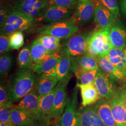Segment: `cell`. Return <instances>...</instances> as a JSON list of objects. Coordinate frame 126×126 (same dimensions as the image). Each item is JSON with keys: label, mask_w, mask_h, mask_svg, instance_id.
Segmentation results:
<instances>
[{"label": "cell", "mask_w": 126, "mask_h": 126, "mask_svg": "<svg viewBox=\"0 0 126 126\" xmlns=\"http://www.w3.org/2000/svg\"><path fill=\"white\" fill-rule=\"evenodd\" d=\"M95 12L94 21L98 29H110L118 20V17L109 9L104 6L99 0L94 1Z\"/></svg>", "instance_id": "cell-10"}, {"label": "cell", "mask_w": 126, "mask_h": 126, "mask_svg": "<svg viewBox=\"0 0 126 126\" xmlns=\"http://www.w3.org/2000/svg\"><path fill=\"white\" fill-rule=\"evenodd\" d=\"M109 37L113 47L121 50L126 48V29L120 20H117L110 29Z\"/></svg>", "instance_id": "cell-14"}, {"label": "cell", "mask_w": 126, "mask_h": 126, "mask_svg": "<svg viewBox=\"0 0 126 126\" xmlns=\"http://www.w3.org/2000/svg\"><path fill=\"white\" fill-rule=\"evenodd\" d=\"M39 95L36 90H32L20 100L18 106L31 113L36 121H43L38 106Z\"/></svg>", "instance_id": "cell-13"}, {"label": "cell", "mask_w": 126, "mask_h": 126, "mask_svg": "<svg viewBox=\"0 0 126 126\" xmlns=\"http://www.w3.org/2000/svg\"><path fill=\"white\" fill-rule=\"evenodd\" d=\"M60 50L55 53L45 62L40 64H34L32 69V71L40 75L46 74L57 76L56 68L62 53V50Z\"/></svg>", "instance_id": "cell-16"}, {"label": "cell", "mask_w": 126, "mask_h": 126, "mask_svg": "<svg viewBox=\"0 0 126 126\" xmlns=\"http://www.w3.org/2000/svg\"><path fill=\"white\" fill-rule=\"evenodd\" d=\"M121 11L126 17V0H119Z\"/></svg>", "instance_id": "cell-39"}, {"label": "cell", "mask_w": 126, "mask_h": 126, "mask_svg": "<svg viewBox=\"0 0 126 126\" xmlns=\"http://www.w3.org/2000/svg\"><path fill=\"white\" fill-rule=\"evenodd\" d=\"M36 20L27 15L11 11L0 28V35L9 36L15 32L28 30L33 26Z\"/></svg>", "instance_id": "cell-4"}, {"label": "cell", "mask_w": 126, "mask_h": 126, "mask_svg": "<svg viewBox=\"0 0 126 126\" xmlns=\"http://www.w3.org/2000/svg\"><path fill=\"white\" fill-rule=\"evenodd\" d=\"M10 116L14 126H29L36 121L31 113L18 106L11 108Z\"/></svg>", "instance_id": "cell-19"}, {"label": "cell", "mask_w": 126, "mask_h": 126, "mask_svg": "<svg viewBox=\"0 0 126 126\" xmlns=\"http://www.w3.org/2000/svg\"><path fill=\"white\" fill-rule=\"evenodd\" d=\"M109 102L116 126H126V108L122 86Z\"/></svg>", "instance_id": "cell-8"}, {"label": "cell", "mask_w": 126, "mask_h": 126, "mask_svg": "<svg viewBox=\"0 0 126 126\" xmlns=\"http://www.w3.org/2000/svg\"><path fill=\"white\" fill-rule=\"evenodd\" d=\"M79 57H72L71 71L73 72L80 84H88L94 83L98 69L87 71L83 69L79 65Z\"/></svg>", "instance_id": "cell-20"}, {"label": "cell", "mask_w": 126, "mask_h": 126, "mask_svg": "<svg viewBox=\"0 0 126 126\" xmlns=\"http://www.w3.org/2000/svg\"><path fill=\"white\" fill-rule=\"evenodd\" d=\"M72 57L62 50V56L56 68V75L59 81L69 77V73L71 70Z\"/></svg>", "instance_id": "cell-26"}, {"label": "cell", "mask_w": 126, "mask_h": 126, "mask_svg": "<svg viewBox=\"0 0 126 126\" xmlns=\"http://www.w3.org/2000/svg\"><path fill=\"white\" fill-rule=\"evenodd\" d=\"M125 54H126V50H125Z\"/></svg>", "instance_id": "cell-44"}, {"label": "cell", "mask_w": 126, "mask_h": 126, "mask_svg": "<svg viewBox=\"0 0 126 126\" xmlns=\"http://www.w3.org/2000/svg\"><path fill=\"white\" fill-rule=\"evenodd\" d=\"M39 0H16L12 11H17L28 15Z\"/></svg>", "instance_id": "cell-30"}, {"label": "cell", "mask_w": 126, "mask_h": 126, "mask_svg": "<svg viewBox=\"0 0 126 126\" xmlns=\"http://www.w3.org/2000/svg\"><path fill=\"white\" fill-rule=\"evenodd\" d=\"M36 39L52 54H54L61 49L60 44V39L55 36L42 35Z\"/></svg>", "instance_id": "cell-27"}, {"label": "cell", "mask_w": 126, "mask_h": 126, "mask_svg": "<svg viewBox=\"0 0 126 126\" xmlns=\"http://www.w3.org/2000/svg\"><path fill=\"white\" fill-rule=\"evenodd\" d=\"M122 92H123V98L124 100V102L125 104V106L126 108V85H125L122 86Z\"/></svg>", "instance_id": "cell-40"}, {"label": "cell", "mask_w": 126, "mask_h": 126, "mask_svg": "<svg viewBox=\"0 0 126 126\" xmlns=\"http://www.w3.org/2000/svg\"><path fill=\"white\" fill-rule=\"evenodd\" d=\"M12 65V58L9 54H3L0 57V73L1 76L7 75Z\"/></svg>", "instance_id": "cell-32"}, {"label": "cell", "mask_w": 126, "mask_h": 126, "mask_svg": "<svg viewBox=\"0 0 126 126\" xmlns=\"http://www.w3.org/2000/svg\"><path fill=\"white\" fill-rule=\"evenodd\" d=\"M79 0H48L49 5H55L70 9H76Z\"/></svg>", "instance_id": "cell-34"}, {"label": "cell", "mask_w": 126, "mask_h": 126, "mask_svg": "<svg viewBox=\"0 0 126 126\" xmlns=\"http://www.w3.org/2000/svg\"><path fill=\"white\" fill-rule=\"evenodd\" d=\"M33 72L32 70L20 69L16 73L10 86V102H18L33 89L36 81Z\"/></svg>", "instance_id": "cell-1"}, {"label": "cell", "mask_w": 126, "mask_h": 126, "mask_svg": "<svg viewBox=\"0 0 126 126\" xmlns=\"http://www.w3.org/2000/svg\"><path fill=\"white\" fill-rule=\"evenodd\" d=\"M10 86L7 84L1 82L0 86V107L7 106L13 107L12 104L9 101Z\"/></svg>", "instance_id": "cell-31"}, {"label": "cell", "mask_w": 126, "mask_h": 126, "mask_svg": "<svg viewBox=\"0 0 126 126\" xmlns=\"http://www.w3.org/2000/svg\"><path fill=\"white\" fill-rule=\"evenodd\" d=\"M32 59L35 64L43 63L53 55L50 53L45 47L36 39L33 41L31 46Z\"/></svg>", "instance_id": "cell-23"}, {"label": "cell", "mask_w": 126, "mask_h": 126, "mask_svg": "<svg viewBox=\"0 0 126 126\" xmlns=\"http://www.w3.org/2000/svg\"><path fill=\"white\" fill-rule=\"evenodd\" d=\"M57 88L58 85L48 94L39 96L38 106L43 121L48 122L52 118L55 95Z\"/></svg>", "instance_id": "cell-18"}, {"label": "cell", "mask_w": 126, "mask_h": 126, "mask_svg": "<svg viewBox=\"0 0 126 126\" xmlns=\"http://www.w3.org/2000/svg\"><path fill=\"white\" fill-rule=\"evenodd\" d=\"M41 35H50L59 39H67L79 31V27L74 17L57 23L48 24L39 28Z\"/></svg>", "instance_id": "cell-3"}, {"label": "cell", "mask_w": 126, "mask_h": 126, "mask_svg": "<svg viewBox=\"0 0 126 126\" xmlns=\"http://www.w3.org/2000/svg\"><path fill=\"white\" fill-rule=\"evenodd\" d=\"M95 4L92 0H79L73 15L78 25H85L94 18Z\"/></svg>", "instance_id": "cell-11"}, {"label": "cell", "mask_w": 126, "mask_h": 126, "mask_svg": "<svg viewBox=\"0 0 126 126\" xmlns=\"http://www.w3.org/2000/svg\"><path fill=\"white\" fill-rule=\"evenodd\" d=\"M11 48L9 43V36L0 35V55L6 54Z\"/></svg>", "instance_id": "cell-37"}, {"label": "cell", "mask_w": 126, "mask_h": 126, "mask_svg": "<svg viewBox=\"0 0 126 126\" xmlns=\"http://www.w3.org/2000/svg\"><path fill=\"white\" fill-rule=\"evenodd\" d=\"M91 33L75 34L69 38L61 47V50L72 57H80L86 54L87 44Z\"/></svg>", "instance_id": "cell-6"}, {"label": "cell", "mask_w": 126, "mask_h": 126, "mask_svg": "<svg viewBox=\"0 0 126 126\" xmlns=\"http://www.w3.org/2000/svg\"><path fill=\"white\" fill-rule=\"evenodd\" d=\"M55 126H61L60 124V123H59V121H58V122H56V124H55Z\"/></svg>", "instance_id": "cell-42"}, {"label": "cell", "mask_w": 126, "mask_h": 126, "mask_svg": "<svg viewBox=\"0 0 126 126\" xmlns=\"http://www.w3.org/2000/svg\"><path fill=\"white\" fill-rule=\"evenodd\" d=\"M93 0V1H96V0Z\"/></svg>", "instance_id": "cell-45"}, {"label": "cell", "mask_w": 126, "mask_h": 126, "mask_svg": "<svg viewBox=\"0 0 126 126\" xmlns=\"http://www.w3.org/2000/svg\"><path fill=\"white\" fill-rule=\"evenodd\" d=\"M70 79V76L59 82L55 95L52 118H58L62 116L66 106L68 98L66 86Z\"/></svg>", "instance_id": "cell-9"}, {"label": "cell", "mask_w": 126, "mask_h": 126, "mask_svg": "<svg viewBox=\"0 0 126 126\" xmlns=\"http://www.w3.org/2000/svg\"><path fill=\"white\" fill-rule=\"evenodd\" d=\"M0 126H14L13 124H9L7 123L0 122Z\"/></svg>", "instance_id": "cell-41"}, {"label": "cell", "mask_w": 126, "mask_h": 126, "mask_svg": "<svg viewBox=\"0 0 126 126\" xmlns=\"http://www.w3.org/2000/svg\"><path fill=\"white\" fill-rule=\"evenodd\" d=\"M99 2L111 11L117 17L120 15V9L116 0H98Z\"/></svg>", "instance_id": "cell-35"}, {"label": "cell", "mask_w": 126, "mask_h": 126, "mask_svg": "<svg viewBox=\"0 0 126 126\" xmlns=\"http://www.w3.org/2000/svg\"><path fill=\"white\" fill-rule=\"evenodd\" d=\"M118 81L99 68L94 83L101 98L110 100L120 87L117 86L116 83Z\"/></svg>", "instance_id": "cell-5"}, {"label": "cell", "mask_w": 126, "mask_h": 126, "mask_svg": "<svg viewBox=\"0 0 126 126\" xmlns=\"http://www.w3.org/2000/svg\"><path fill=\"white\" fill-rule=\"evenodd\" d=\"M11 108L7 106L0 107V122L13 124L11 122L10 116Z\"/></svg>", "instance_id": "cell-36"}, {"label": "cell", "mask_w": 126, "mask_h": 126, "mask_svg": "<svg viewBox=\"0 0 126 126\" xmlns=\"http://www.w3.org/2000/svg\"><path fill=\"white\" fill-rule=\"evenodd\" d=\"M109 28L96 30L91 34L88 41L86 54L96 58L107 55L113 47L109 37Z\"/></svg>", "instance_id": "cell-2"}, {"label": "cell", "mask_w": 126, "mask_h": 126, "mask_svg": "<svg viewBox=\"0 0 126 126\" xmlns=\"http://www.w3.org/2000/svg\"><path fill=\"white\" fill-rule=\"evenodd\" d=\"M59 81L56 76L42 74L36 81V90L39 96L45 95L53 90Z\"/></svg>", "instance_id": "cell-22"}, {"label": "cell", "mask_w": 126, "mask_h": 126, "mask_svg": "<svg viewBox=\"0 0 126 126\" xmlns=\"http://www.w3.org/2000/svg\"><path fill=\"white\" fill-rule=\"evenodd\" d=\"M93 106L95 111L106 126H116L109 100L101 99Z\"/></svg>", "instance_id": "cell-21"}, {"label": "cell", "mask_w": 126, "mask_h": 126, "mask_svg": "<svg viewBox=\"0 0 126 126\" xmlns=\"http://www.w3.org/2000/svg\"><path fill=\"white\" fill-rule=\"evenodd\" d=\"M98 61L99 66L104 72L113 77L118 80H124L126 76L117 69L112 63L107 55L96 58Z\"/></svg>", "instance_id": "cell-25"}, {"label": "cell", "mask_w": 126, "mask_h": 126, "mask_svg": "<svg viewBox=\"0 0 126 126\" xmlns=\"http://www.w3.org/2000/svg\"><path fill=\"white\" fill-rule=\"evenodd\" d=\"M76 86L80 90L83 108L93 105L102 99L94 83L85 85L77 83Z\"/></svg>", "instance_id": "cell-17"}, {"label": "cell", "mask_w": 126, "mask_h": 126, "mask_svg": "<svg viewBox=\"0 0 126 126\" xmlns=\"http://www.w3.org/2000/svg\"><path fill=\"white\" fill-rule=\"evenodd\" d=\"M125 50L112 47L107 56L113 65L126 76V56Z\"/></svg>", "instance_id": "cell-24"}, {"label": "cell", "mask_w": 126, "mask_h": 126, "mask_svg": "<svg viewBox=\"0 0 126 126\" xmlns=\"http://www.w3.org/2000/svg\"><path fill=\"white\" fill-rule=\"evenodd\" d=\"M79 126H106L95 111L93 105L79 110Z\"/></svg>", "instance_id": "cell-15"}, {"label": "cell", "mask_w": 126, "mask_h": 126, "mask_svg": "<svg viewBox=\"0 0 126 126\" xmlns=\"http://www.w3.org/2000/svg\"></svg>", "instance_id": "cell-47"}, {"label": "cell", "mask_w": 126, "mask_h": 126, "mask_svg": "<svg viewBox=\"0 0 126 126\" xmlns=\"http://www.w3.org/2000/svg\"><path fill=\"white\" fill-rule=\"evenodd\" d=\"M78 88L76 86L72 92L59 120L61 126H79V110L77 109Z\"/></svg>", "instance_id": "cell-7"}, {"label": "cell", "mask_w": 126, "mask_h": 126, "mask_svg": "<svg viewBox=\"0 0 126 126\" xmlns=\"http://www.w3.org/2000/svg\"></svg>", "instance_id": "cell-46"}, {"label": "cell", "mask_w": 126, "mask_h": 126, "mask_svg": "<svg viewBox=\"0 0 126 126\" xmlns=\"http://www.w3.org/2000/svg\"><path fill=\"white\" fill-rule=\"evenodd\" d=\"M10 46L12 49L18 50L24 44V36L22 32H15L9 36Z\"/></svg>", "instance_id": "cell-33"}, {"label": "cell", "mask_w": 126, "mask_h": 126, "mask_svg": "<svg viewBox=\"0 0 126 126\" xmlns=\"http://www.w3.org/2000/svg\"><path fill=\"white\" fill-rule=\"evenodd\" d=\"M10 12L8 9H7V8L4 6V5L1 4L0 6V28L2 27L5 22Z\"/></svg>", "instance_id": "cell-38"}, {"label": "cell", "mask_w": 126, "mask_h": 126, "mask_svg": "<svg viewBox=\"0 0 126 126\" xmlns=\"http://www.w3.org/2000/svg\"><path fill=\"white\" fill-rule=\"evenodd\" d=\"M125 80V83H126V84H125V85H126V78H125V80Z\"/></svg>", "instance_id": "cell-43"}, {"label": "cell", "mask_w": 126, "mask_h": 126, "mask_svg": "<svg viewBox=\"0 0 126 126\" xmlns=\"http://www.w3.org/2000/svg\"><path fill=\"white\" fill-rule=\"evenodd\" d=\"M17 63L20 69L32 70L35 63L32 59L31 46L27 45L20 51L17 59Z\"/></svg>", "instance_id": "cell-28"}, {"label": "cell", "mask_w": 126, "mask_h": 126, "mask_svg": "<svg viewBox=\"0 0 126 126\" xmlns=\"http://www.w3.org/2000/svg\"><path fill=\"white\" fill-rule=\"evenodd\" d=\"M74 13V9L55 5H50L41 18L43 22L50 24L67 20L73 16Z\"/></svg>", "instance_id": "cell-12"}, {"label": "cell", "mask_w": 126, "mask_h": 126, "mask_svg": "<svg viewBox=\"0 0 126 126\" xmlns=\"http://www.w3.org/2000/svg\"><path fill=\"white\" fill-rule=\"evenodd\" d=\"M79 65L83 69L87 71L98 69L99 68L97 59L88 54L79 57Z\"/></svg>", "instance_id": "cell-29"}]
</instances>
